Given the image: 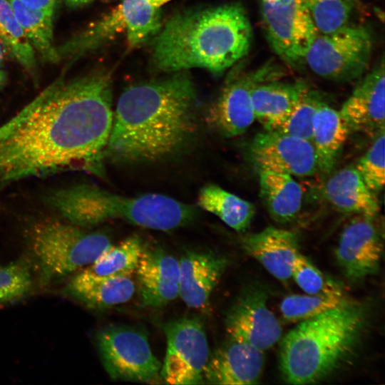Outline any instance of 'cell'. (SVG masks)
<instances>
[{
    "instance_id": "1",
    "label": "cell",
    "mask_w": 385,
    "mask_h": 385,
    "mask_svg": "<svg viewBox=\"0 0 385 385\" xmlns=\"http://www.w3.org/2000/svg\"><path fill=\"white\" fill-rule=\"evenodd\" d=\"M113 118L108 73L56 81L0 125V189L68 170L102 174Z\"/></svg>"
},
{
    "instance_id": "2",
    "label": "cell",
    "mask_w": 385,
    "mask_h": 385,
    "mask_svg": "<svg viewBox=\"0 0 385 385\" xmlns=\"http://www.w3.org/2000/svg\"><path fill=\"white\" fill-rule=\"evenodd\" d=\"M196 94L183 71L125 89L113 111L106 159L153 163L183 150L197 131Z\"/></svg>"
},
{
    "instance_id": "3",
    "label": "cell",
    "mask_w": 385,
    "mask_h": 385,
    "mask_svg": "<svg viewBox=\"0 0 385 385\" xmlns=\"http://www.w3.org/2000/svg\"><path fill=\"white\" fill-rule=\"evenodd\" d=\"M252 38L250 20L239 3L188 10L160 29L152 60L163 71L202 68L220 75L247 55Z\"/></svg>"
},
{
    "instance_id": "4",
    "label": "cell",
    "mask_w": 385,
    "mask_h": 385,
    "mask_svg": "<svg viewBox=\"0 0 385 385\" xmlns=\"http://www.w3.org/2000/svg\"><path fill=\"white\" fill-rule=\"evenodd\" d=\"M366 304L346 299L299 322L282 339L279 368L292 384L318 383L351 361L368 325Z\"/></svg>"
},
{
    "instance_id": "5",
    "label": "cell",
    "mask_w": 385,
    "mask_h": 385,
    "mask_svg": "<svg viewBox=\"0 0 385 385\" xmlns=\"http://www.w3.org/2000/svg\"><path fill=\"white\" fill-rule=\"evenodd\" d=\"M47 202L66 222L84 228L122 220L145 228L170 231L190 223L197 214L194 206L167 195L130 197L85 183L51 192Z\"/></svg>"
},
{
    "instance_id": "6",
    "label": "cell",
    "mask_w": 385,
    "mask_h": 385,
    "mask_svg": "<svg viewBox=\"0 0 385 385\" xmlns=\"http://www.w3.org/2000/svg\"><path fill=\"white\" fill-rule=\"evenodd\" d=\"M26 240L44 282L63 278L91 265L112 245L106 233L54 219L34 223Z\"/></svg>"
},
{
    "instance_id": "7",
    "label": "cell",
    "mask_w": 385,
    "mask_h": 385,
    "mask_svg": "<svg viewBox=\"0 0 385 385\" xmlns=\"http://www.w3.org/2000/svg\"><path fill=\"white\" fill-rule=\"evenodd\" d=\"M372 49L369 29L348 24L331 33L319 34L304 62L322 78L347 82L361 76L368 69Z\"/></svg>"
},
{
    "instance_id": "8",
    "label": "cell",
    "mask_w": 385,
    "mask_h": 385,
    "mask_svg": "<svg viewBox=\"0 0 385 385\" xmlns=\"http://www.w3.org/2000/svg\"><path fill=\"white\" fill-rule=\"evenodd\" d=\"M161 28L160 7L149 0H123L100 21L57 48L60 58L77 56L125 32L130 48L155 36Z\"/></svg>"
},
{
    "instance_id": "9",
    "label": "cell",
    "mask_w": 385,
    "mask_h": 385,
    "mask_svg": "<svg viewBox=\"0 0 385 385\" xmlns=\"http://www.w3.org/2000/svg\"><path fill=\"white\" fill-rule=\"evenodd\" d=\"M95 342L101 363L114 380L151 382L160 373L147 334L128 325H111L96 332Z\"/></svg>"
},
{
    "instance_id": "10",
    "label": "cell",
    "mask_w": 385,
    "mask_h": 385,
    "mask_svg": "<svg viewBox=\"0 0 385 385\" xmlns=\"http://www.w3.org/2000/svg\"><path fill=\"white\" fill-rule=\"evenodd\" d=\"M262 26L274 52L294 67L319 34L303 0H260Z\"/></svg>"
},
{
    "instance_id": "11",
    "label": "cell",
    "mask_w": 385,
    "mask_h": 385,
    "mask_svg": "<svg viewBox=\"0 0 385 385\" xmlns=\"http://www.w3.org/2000/svg\"><path fill=\"white\" fill-rule=\"evenodd\" d=\"M167 349L160 374L165 384L204 383L210 354L205 328L195 317H183L163 325Z\"/></svg>"
},
{
    "instance_id": "12",
    "label": "cell",
    "mask_w": 385,
    "mask_h": 385,
    "mask_svg": "<svg viewBox=\"0 0 385 385\" xmlns=\"http://www.w3.org/2000/svg\"><path fill=\"white\" fill-rule=\"evenodd\" d=\"M280 74L281 71L276 65L267 63L252 71L232 76L209 107L206 123L223 137L242 135L255 120L252 101L253 87L277 79Z\"/></svg>"
},
{
    "instance_id": "13",
    "label": "cell",
    "mask_w": 385,
    "mask_h": 385,
    "mask_svg": "<svg viewBox=\"0 0 385 385\" xmlns=\"http://www.w3.org/2000/svg\"><path fill=\"white\" fill-rule=\"evenodd\" d=\"M248 155L258 170H269L297 177H310L318 171L312 142L277 130L255 135Z\"/></svg>"
},
{
    "instance_id": "14",
    "label": "cell",
    "mask_w": 385,
    "mask_h": 385,
    "mask_svg": "<svg viewBox=\"0 0 385 385\" xmlns=\"http://www.w3.org/2000/svg\"><path fill=\"white\" fill-rule=\"evenodd\" d=\"M267 302L264 290L253 287L244 291L226 314L230 339L263 351L273 346L281 338L282 328Z\"/></svg>"
},
{
    "instance_id": "15",
    "label": "cell",
    "mask_w": 385,
    "mask_h": 385,
    "mask_svg": "<svg viewBox=\"0 0 385 385\" xmlns=\"http://www.w3.org/2000/svg\"><path fill=\"white\" fill-rule=\"evenodd\" d=\"M372 220L356 215L340 235L335 256L342 272L351 280L375 274L379 270L383 245Z\"/></svg>"
},
{
    "instance_id": "16",
    "label": "cell",
    "mask_w": 385,
    "mask_h": 385,
    "mask_svg": "<svg viewBox=\"0 0 385 385\" xmlns=\"http://www.w3.org/2000/svg\"><path fill=\"white\" fill-rule=\"evenodd\" d=\"M135 272L141 305L160 307L179 296V262L161 247L145 243Z\"/></svg>"
},
{
    "instance_id": "17",
    "label": "cell",
    "mask_w": 385,
    "mask_h": 385,
    "mask_svg": "<svg viewBox=\"0 0 385 385\" xmlns=\"http://www.w3.org/2000/svg\"><path fill=\"white\" fill-rule=\"evenodd\" d=\"M384 60L357 84L339 113L349 131L376 135L385 128Z\"/></svg>"
},
{
    "instance_id": "18",
    "label": "cell",
    "mask_w": 385,
    "mask_h": 385,
    "mask_svg": "<svg viewBox=\"0 0 385 385\" xmlns=\"http://www.w3.org/2000/svg\"><path fill=\"white\" fill-rule=\"evenodd\" d=\"M178 262L179 296L190 308L207 311L227 259L210 251L194 250L185 253Z\"/></svg>"
},
{
    "instance_id": "19",
    "label": "cell",
    "mask_w": 385,
    "mask_h": 385,
    "mask_svg": "<svg viewBox=\"0 0 385 385\" xmlns=\"http://www.w3.org/2000/svg\"><path fill=\"white\" fill-rule=\"evenodd\" d=\"M263 351L230 339L210 356L205 383L224 385L258 384L264 368Z\"/></svg>"
},
{
    "instance_id": "20",
    "label": "cell",
    "mask_w": 385,
    "mask_h": 385,
    "mask_svg": "<svg viewBox=\"0 0 385 385\" xmlns=\"http://www.w3.org/2000/svg\"><path fill=\"white\" fill-rule=\"evenodd\" d=\"M241 243L247 254L275 278L287 282L292 277L294 263L299 253L298 237L294 232L268 227L259 232L247 235Z\"/></svg>"
},
{
    "instance_id": "21",
    "label": "cell",
    "mask_w": 385,
    "mask_h": 385,
    "mask_svg": "<svg viewBox=\"0 0 385 385\" xmlns=\"http://www.w3.org/2000/svg\"><path fill=\"white\" fill-rule=\"evenodd\" d=\"M135 289L130 276L96 277L82 270L71 278L63 292L88 308L104 309L128 302Z\"/></svg>"
},
{
    "instance_id": "22",
    "label": "cell",
    "mask_w": 385,
    "mask_h": 385,
    "mask_svg": "<svg viewBox=\"0 0 385 385\" xmlns=\"http://www.w3.org/2000/svg\"><path fill=\"white\" fill-rule=\"evenodd\" d=\"M324 194L334 208L343 212L374 219L380 210L375 193L367 188L354 165L333 173L324 185Z\"/></svg>"
},
{
    "instance_id": "23",
    "label": "cell",
    "mask_w": 385,
    "mask_h": 385,
    "mask_svg": "<svg viewBox=\"0 0 385 385\" xmlns=\"http://www.w3.org/2000/svg\"><path fill=\"white\" fill-rule=\"evenodd\" d=\"M309 89L301 81L285 83L273 79L257 84L252 90L255 119L265 130L276 129Z\"/></svg>"
},
{
    "instance_id": "24",
    "label": "cell",
    "mask_w": 385,
    "mask_h": 385,
    "mask_svg": "<svg viewBox=\"0 0 385 385\" xmlns=\"http://www.w3.org/2000/svg\"><path fill=\"white\" fill-rule=\"evenodd\" d=\"M349 133L339 111L323 103L315 115L312 136L317 168L322 174L332 172Z\"/></svg>"
},
{
    "instance_id": "25",
    "label": "cell",
    "mask_w": 385,
    "mask_h": 385,
    "mask_svg": "<svg viewBox=\"0 0 385 385\" xmlns=\"http://www.w3.org/2000/svg\"><path fill=\"white\" fill-rule=\"evenodd\" d=\"M260 195L270 217L277 222L292 221L300 211L302 190L289 174L259 170Z\"/></svg>"
},
{
    "instance_id": "26",
    "label": "cell",
    "mask_w": 385,
    "mask_h": 385,
    "mask_svg": "<svg viewBox=\"0 0 385 385\" xmlns=\"http://www.w3.org/2000/svg\"><path fill=\"white\" fill-rule=\"evenodd\" d=\"M197 205L238 232L245 231L250 226L255 213L251 202L214 184L200 189Z\"/></svg>"
},
{
    "instance_id": "27",
    "label": "cell",
    "mask_w": 385,
    "mask_h": 385,
    "mask_svg": "<svg viewBox=\"0 0 385 385\" xmlns=\"http://www.w3.org/2000/svg\"><path fill=\"white\" fill-rule=\"evenodd\" d=\"M144 244L139 236L128 237L117 245H111L83 270L96 277H132Z\"/></svg>"
},
{
    "instance_id": "28",
    "label": "cell",
    "mask_w": 385,
    "mask_h": 385,
    "mask_svg": "<svg viewBox=\"0 0 385 385\" xmlns=\"http://www.w3.org/2000/svg\"><path fill=\"white\" fill-rule=\"evenodd\" d=\"M14 15L33 48L46 60H60L53 38L52 16L32 9L20 0H8Z\"/></svg>"
},
{
    "instance_id": "29",
    "label": "cell",
    "mask_w": 385,
    "mask_h": 385,
    "mask_svg": "<svg viewBox=\"0 0 385 385\" xmlns=\"http://www.w3.org/2000/svg\"><path fill=\"white\" fill-rule=\"evenodd\" d=\"M0 43L27 71H36L34 49L8 0H0Z\"/></svg>"
},
{
    "instance_id": "30",
    "label": "cell",
    "mask_w": 385,
    "mask_h": 385,
    "mask_svg": "<svg viewBox=\"0 0 385 385\" xmlns=\"http://www.w3.org/2000/svg\"><path fill=\"white\" fill-rule=\"evenodd\" d=\"M345 300L344 294H291L283 299L279 309L285 320L297 322L335 308Z\"/></svg>"
},
{
    "instance_id": "31",
    "label": "cell",
    "mask_w": 385,
    "mask_h": 385,
    "mask_svg": "<svg viewBox=\"0 0 385 385\" xmlns=\"http://www.w3.org/2000/svg\"><path fill=\"white\" fill-rule=\"evenodd\" d=\"M318 31L328 34L349 24L359 0H303Z\"/></svg>"
},
{
    "instance_id": "32",
    "label": "cell",
    "mask_w": 385,
    "mask_h": 385,
    "mask_svg": "<svg viewBox=\"0 0 385 385\" xmlns=\"http://www.w3.org/2000/svg\"><path fill=\"white\" fill-rule=\"evenodd\" d=\"M323 103L317 92L309 89L287 118L274 130L312 142L314 117Z\"/></svg>"
},
{
    "instance_id": "33",
    "label": "cell",
    "mask_w": 385,
    "mask_h": 385,
    "mask_svg": "<svg viewBox=\"0 0 385 385\" xmlns=\"http://www.w3.org/2000/svg\"><path fill=\"white\" fill-rule=\"evenodd\" d=\"M32 284L31 272L26 260L0 265V304L23 299L31 290Z\"/></svg>"
},
{
    "instance_id": "34",
    "label": "cell",
    "mask_w": 385,
    "mask_h": 385,
    "mask_svg": "<svg viewBox=\"0 0 385 385\" xmlns=\"http://www.w3.org/2000/svg\"><path fill=\"white\" fill-rule=\"evenodd\" d=\"M384 129L374 135L371 145L355 166L367 188L374 193L384 185Z\"/></svg>"
},
{
    "instance_id": "35",
    "label": "cell",
    "mask_w": 385,
    "mask_h": 385,
    "mask_svg": "<svg viewBox=\"0 0 385 385\" xmlns=\"http://www.w3.org/2000/svg\"><path fill=\"white\" fill-rule=\"evenodd\" d=\"M292 277L308 294H343L337 282L324 275L307 257L300 253L294 261Z\"/></svg>"
},
{
    "instance_id": "36",
    "label": "cell",
    "mask_w": 385,
    "mask_h": 385,
    "mask_svg": "<svg viewBox=\"0 0 385 385\" xmlns=\"http://www.w3.org/2000/svg\"><path fill=\"white\" fill-rule=\"evenodd\" d=\"M26 6L53 16L56 0H20Z\"/></svg>"
},
{
    "instance_id": "37",
    "label": "cell",
    "mask_w": 385,
    "mask_h": 385,
    "mask_svg": "<svg viewBox=\"0 0 385 385\" xmlns=\"http://www.w3.org/2000/svg\"><path fill=\"white\" fill-rule=\"evenodd\" d=\"M4 52L2 45L0 43V88H1L6 83V74L3 69Z\"/></svg>"
},
{
    "instance_id": "38",
    "label": "cell",
    "mask_w": 385,
    "mask_h": 385,
    "mask_svg": "<svg viewBox=\"0 0 385 385\" xmlns=\"http://www.w3.org/2000/svg\"><path fill=\"white\" fill-rule=\"evenodd\" d=\"M68 4L73 6L83 4L88 2L90 0H66Z\"/></svg>"
},
{
    "instance_id": "39",
    "label": "cell",
    "mask_w": 385,
    "mask_h": 385,
    "mask_svg": "<svg viewBox=\"0 0 385 385\" xmlns=\"http://www.w3.org/2000/svg\"><path fill=\"white\" fill-rule=\"evenodd\" d=\"M153 5L160 7L164 4L167 3L170 0H149Z\"/></svg>"
}]
</instances>
